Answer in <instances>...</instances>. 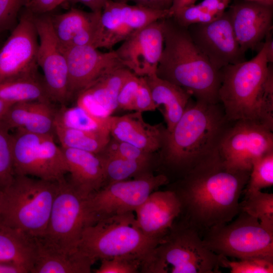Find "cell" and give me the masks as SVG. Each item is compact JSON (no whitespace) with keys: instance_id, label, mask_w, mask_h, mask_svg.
I'll list each match as a JSON object with an SVG mask.
<instances>
[{"instance_id":"cell-1","label":"cell","mask_w":273,"mask_h":273,"mask_svg":"<svg viewBox=\"0 0 273 273\" xmlns=\"http://www.w3.org/2000/svg\"><path fill=\"white\" fill-rule=\"evenodd\" d=\"M250 174L226 167L218 152L198 163L169 189L179 201L181 221L200 235L232 221Z\"/></svg>"},{"instance_id":"cell-2","label":"cell","mask_w":273,"mask_h":273,"mask_svg":"<svg viewBox=\"0 0 273 273\" xmlns=\"http://www.w3.org/2000/svg\"><path fill=\"white\" fill-rule=\"evenodd\" d=\"M231 123L220 103L191 98L173 129L166 132L161 163L181 177L218 152L221 138Z\"/></svg>"},{"instance_id":"cell-3","label":"cell","mask_w":273,"mask_h":273,"mask_svg":"<svg viewBox=\"0 0 273 273\" xmlns=\"http://www.w3.org/2000/svg\"><path fill=\"white\" fill-rule=\"evenodd\" d=\"M219 102L230 122L245 119L273 129V67L262 44L248 61L220 69Z\"/></svg>"},{"instance_id":"cell-4","label":"cell","mask_w":273,"mask_h":273,"mask_svg":"<svg viewBox=\"0 0 273 273\" xmlns=\"http://www.w3.org/2000/svg\"><path fill=\"white\" fill-rule=\"evenodd\" d=\"M164 48L156 75L186 90L196 100L219 103L220 70L215 68L193 41L187 27L172 16L162 19Z\"/></svg>"},{"instance_id":"cell-5","label":"cell","mask_w":273,"mask_h":273,"mask_svg":"<svg viewBox=\"0 0 273 273\" xmlns=\"http://www.w3.org/2000/svg\"><path fill=\"white\" fill-rule=\"evenodd\" d=\"M59 182L15 175L0 193V222L32 238L47 228Z\"/></svg>"},{"instance_id":"cell-6","label":"cell","mask_w":273,"mask_h":273,"mask_svg":"<svg viewBox=\"0 0 273 273\" xmlns=\"http://www.w3.org/2000/svg\"><path fill=\"white\" fill-rule=\"evenodd\" d=\"M161 241L145 235L133 212H130L85 226L77 249L93 264L98 260L128 255L136 256L143 262Z\"/></svg>"},{"instance_id":"cell-7","label":"cell","mask_w":273,"mask_h":273,"mask_svg":"<svg viewBox=\"0 0 273 273\" xmlns=\"http://www.w3.org/2000/svg\"><path fill=\"white\" fill-rule=\"evenodd\" d=\"M219 255L208 249L195 230L180 220L143 262L149 273H219Z\"/></svg>"},{"instance_id":"cell-8","label":"cell","mask_w":273,"mask_h":273,"mask_svg":"<svg viewBox=\"0 0 273 273\" xmlns=\"http://www.w3.org/2000/svg\"><path fill=\"white\" fill-rule=\"evenodd\" d=\"M236 217L233 221L207 231L202 238L205 246L225 257H262L273 260V232L246 212L240 211Z\"/></svg>"},{"instance_id":"cell-9","label":"cell","mask_w":273,"mask_h":273,"mask_svg":"<svg viewBox=\"0 0 273 273\" xmlns=\"http://www.w3.org/2000/svg\"><path fill=\"white\" fill-rule=\"evenodd\" d=\"M168 182L164 174L148 172L132 179L102 187L85 200V226L114 215L134 212L151 193Z\"/></svg>"},{"instance_id":"cell-10","label":"cell","mask_w":273,"mask_h":273,"mask_svg":"<svg viewBox=\"0 0 273 273\" xmlns=\"http://www.w3.org/2000/svg\"><path fill=\"white\" fill-rule=\"evenodd\" d=\"M11 135L15 175L57 182L65 179L68 166L61 147L55 142L54 135L18 129Z\"/></svg>"},{"instance_id":"cell-11","label":"cell","mask_w":273,"mask_h":273,"mask_svg":"<svg viewBox=\"0 0 273 273\" xmlns=\"http://www.w3.org/2000/svg\"><path fill=\"white\" fill-rule=\"evenodd\" d=\"M217 151L228 168L251 171L254 160L273 151V129L250 120L231 122L221 138Z\"/></svg>"},{"instance_id":"cell-12","label":"cell","mask_w":273,"mask_h":273,"mask_svg":"<svg viewBox=\"0 0 273 273\" xmlns=\"http://www.w3.org/2000/svg\"><path fill=\"white\" fill-rule=\"evenodd\" d=\"M85 200L65 179L59 181L47 229L38 238L58 250L77 251L85 225Z\"/></svg>"},{"instance_id":"cell-13","label":"cell","mask_w":273,"mask_h":273,"mask_svg":"<svg viewBox=\"0 0 273 273\" xmlns=\"http://www.w3.org/2000/svg\"><path fill=\"white\" fill-rule=\"evenodd\" d=\"M25 9L0 50V83L38 76V40L34 14Z\"/></svg>"},{"instance_id":"cell-14","label":"cell","mask_w":273,"mask_h":273,"mask_svg":"<svg viewBox=\"0 0 273 273\" xmlns=\"http://www.w3.org/2000/svg\"><path fill=\"white\" fill-rule=\"evenodd\" d=\"M169 16L170 9L155 10L109 0L101 11L94 47L111 49L148 24Z\"/></svg>"},{"instance_id":"cell-15","label":"cell","mask_w":273,"mask_h":273,"mask_svg":"<svg viewBox=\"0 0 273 273\" xmlns=\"http://www.w3.org/2000/svg\"><path fill=\"white\" fill-rule=\"evenodd\" d=\"M39 38L37 62L43 72V81L52 102L66 105L70 100L66 57L54 32L50 15L34 14Z\"/></svg>"},{"instance_id":"cell-16","label":"cell","mask_w":273,"mask_h":273,"mask_svg":"<svg viewBox=\"0 0 273 273\" xmlns=\"http://www.w3.org/2000/svg\"><path fill=\"white\" fill-rule=\"evenodd\" d=\"M187 28L195 44L217 69L246 61L226 11L214 21Z\"/></svg>"},{"instance_id":"cell-17","label":"cell","mask_w":273,"mask_h":273,"mask_svg":"<svg viewBox=\"0 0 273 273\" xmlns=\"http://www.w3.org/2000/svg\"><path fill=\"white\" fill-rule=\"evenodd\" d=\"M62 49L67 64L70 100L104 75L124 67L114 51L102 52L92 46Z\"/></svg>"},{"instance_id":"cell-18","label":"cell","mask_w":273,"mask_h":273,"mask_svg":"<svg viewBox=\"0 0 273 273\" xmlns=\"http://www.w3.org/2000/svg\"><path fill=\"white\" fill-rule=\"evenodd\" d=\"M163 48L161 19L132 34L114 51L125 68L134 74L144 77L156 74Z\"/></svg>"},{"instance_id":"cell-19","label":"cell","mask_w":273,"mask_h":273,"mask_svg":"<svg viewBox=\"0 0 273 273\" xmlns=\"http://www.w3.org/2000/svg\"><path fill=\"white\" fill-rule=\"evenodd\" d=\"M227 12L236 39L245 53L258 47L272 30L273 6L237 0Z\"/></svg>"},{"instance_id":"cell-20","label":"cell","mask_w":273,"mask_h":273,"mask_svg":"<svg viewBox=\"0 0 273 273\" xmlns=\"http://www.w3.org/2000/svg\"><path fill=\"white\" fill-rule=\"evenodd\" d=\"M180 204L170 190L154 191L134 211L136 223L146 236L162 240L180 213Z\"/></svg>"},{"instance_id":"cell-21","label":"cell","mask_w":273,"mask_h":273,"mask_svg":"<svg viewBox=\"0 0 273 273\" xmlns=\"http://www.w3.org/2000/svg\"><path fill=\"white\" fill-rule=\"evenodd\" d=\"M108 129L113 139L130 144L152 154L161 149L166 129L161 124L151 125L144 121L142 113L135 111L108 118Z\"/></svg>"},{"instance_id":"cell-22","label":"cell","mask_w":273,"mask_h":273,"mask_svg":"<svg viewBox=\"0 0 273 273\" xmlns=\"http://www.w3.org/2000/svg\"><path fill=\"white\" fill-rule=\"evenodd\" d=\"M71 186L83 198L101 189L105 180L103 160L94 153L61 147Z\"/></svg>"},{"instance_id":"cell-23","label":"cell","mask_w":273,"mask_h":273,"mask_svg":"<svg viewBox=\"0 0 273 273\" xmlns=\"http://www.w3.org/2000/svg\"><path fill=\"white\" fill-rule=\"evenodd\" d=\"M34 261L30 273H90L93 263L78 251L58 250L34 238Z\"/></svg>"},{"instance_id":"cell-24","label":"cell","mask_w":273,"mask_h":273,"mask_svg":"<svg viewBox=\"0 0 273 273\" xmlns=\"http://www.w3.org/2000/svg\"><path fill=\"white\" fill-rule=\"evenodd\" d=\"M132 73L123 67L117 69L90 85L84 90L87 106L95 115L107 118L118 109L117 98L126 79Z\"/></svg>"},{"instance_id":"cell-25","label":"cell","mask_w":273,"mask_h":273,"mask_svg":"<svg viewBox=\"0 0 273 273\" xmlns=\"http://www.w3.org/2000/svg\"><path fill=\"white\" fill-rule=\"evenodd\" d=\"M150 87L154 102L161 112L167 127L171 131L185 111L192 95L181 87L159 78L156 74L144 76Z\"/></svg>"},{"instance_id":"cell-26","label":"cell","mask_w":273,"mask_h":273,"mask_svg":"<svg viewBox=\"0 0 273 273\" xmlns=\"http://www.w3.org/2000/svg\"><path fill=\"white\" fill-rule=\"evenodd\" d=\"M34 252V238L0 222V262H15L30 272Z\"/></svg>"},{"instance_id":"cell-27","label":"cell","mask_w":273,"mask_h":273,"mask_svg":"<svg viewBox=\"0 0 273 273\" xmlns=\"http://www.w3.org/2000/svg\"><path fill=\"white\" fill-rule=\"evenodd\" d=\"M56 112V110L50 101L23 102L17 108L16 119L20 129L37 134L54 135Z\"/></svg>"},{"instance_id":"cell-28","label":"cell","mask_w":273,"mask_h":273,"mask_svg":"<svg viewBox=\"0 0 273 273\" xmlns=\"http://www.w3.org/2000/svg\"><path fill=\"white\" fill-rule=\"evenodd\" d=\"M54 134L61 147L102 154L110 139L109 131H91L69 128L54 122Z\"/></svg>"},{"instance_id":"cell-29","label":"cell","mask_w":273,"mask_h":273,"mask_svg":"<svg viewBox=\"0 0 273 273\" xmlns=\"http://www.w3.org/2000/svg\"><path fill=\"white\" fill-rule=\"evenodd\" d=\"M0 99L13 104L33 101L52 102L43 79L39 76L1 82Z\"/></svg>"},{"instance_id":"cell-30","label":"cell","mask_w":273,"mask_h":273,"mask_svg":"<svg viewBox=\"0 0 273 273\" xmlns=\"http://www.w3.org/2000/svg\"><path fill=\"white\" fill-rule=\"evenodd\" d=\"M97 13L72 8L64 13L50 15L54 32L62 47L69 46L73 37L92 21Z\"/></svg>"},{"instance_id":"cell-31","label":"cell","mask_w":273,"mask_h":273,"mask_svg":"<svg viewBox=\"0 0 273 273\" xmlns=\"http://www.w3.org/2000/svg\"><path fill=\"white\" fill-rule=\"evenodd\" d=\"M108 118L95 117L77 105L71 107L63 105L56 110L55 123L65 127L85 131H109Z\"/></svg>"},{"instance_id":"cell-32","label":"cell","mask_w":273,"mask_h":273,"mask_svg":"<svg viewBox=\"0 0 273 273\" xmlns=\"http://www.w3.org/2000/svg\"><path fill=\"white\" fill-rule=\"evenodd\" d=\"M104 163V185L135 177L149 172V162L139 161L120 157L100 155Z\"/></svg>"},{"instance_id":"cell-33","label":"cell","mask_w":273,"mask_h":273,"mask_svg":"<svg viewBox=\"0 0 273 273\" xmlns=\"http://www.w3.org/2000/svg\"><path fill=\"white\" fill-rule=\"evenodd\" d=\"M232 0H203L200 3L183 8L180 18L186 26L206 23L219 18L225 11Z\"/></svg>"},{"instance_id":"cell-34","label":"cell","mask_w":273,"mask_h":273,"mask_svg":"<svg viewBox=\"0 0 273 273\" xmlns=\"http://www.w3.org/2000/svg\"><path fill=\"white\" fill-rule=\"evenodd\" d=\"M240 211L257 218L267 230L273 232V194L257 191L245 192L240 203Z\"/></svg>"},{"instance_id":"cell-35","label":"cell","mask_w":273,"mask_h":273,"mask_svg":"<svg viewBox=\"0 0 273 273\" xmlns=\"http://www.w3.org/2000/svg\"><path fill=\"white\" fill-rule=\"evenodd\" d=\"M273 185V151L254 160L245 192L261 191Z\"/></svg>"},{"instance_id":"cell-36","label":"cell","mask_w":273,"mask_h":273,"mask_svg":"<svg viewBox=\"0 0 273 273\" xmlns=\"http://www.w3.org/2000/svg\"><path fill=\"white\" fill-rule=\"evenodd\" d=\"M219 255L220 266L230 269L232 273H272L273 260L262 257H250L230 260Z\"/></svg>"},{"instance_id":"cell-37","label":"cell","mask_w":273,"mask_h":273,"mask_svg":"<svg viewBox=\"0 0 273 273\" xmlns=\"http://www.w3.org/2000/svg\"><path fill=\"white\" fill-rule=\"evenodd\" d=\"M14 176L12 135L0 122V188L9 185Z\"/></svg>"},{"instance_id":"cell-38","label":"cell","mask_w":273,"mask_h":273,"mask_svg":"<svg viewBox=\"0 0 273 273\" xmlns=\"http://www.w3.org/2000/svg\"><path fill=\"white\" fill-rule=\"evenodd\" d=\"M96 273H136L141 270L143 260L132 255L116 256L101 260Z\"/></svg>"},{"instance_id":"cell-39","label":"cell","mask_w":273,"mask_h":273,"mask_svg":"<svg viewBox=\"0 0 273 273\" xmlns=\"http://www.w3.org/2000/svg\"><path fill=\"white\" fill-rule=\"evenodd\" d=\"M100 155L113 156L122 158L144 162H150L151 154L126 142L110 139Z\"/></svg>"},{"instance_id":"cell-40","label":"cell","mask_w":273,"mask_h":273,"mask_svg":"<svg viewBox=\"0 0 273 273\" xmlns=\"http://www.w3.org/2000/svg\"><path fill=\"white\" fill-rule=\"evenodd\" d=\"M27 0H0V33L15 26L18 14Z\"/></svg>"},{"instance_id":"cell-41","label":"cell","mask_w":273,"mask_h":273,"mask_svg":"<svg viewBox=\"0 0 273 273\" xmlns=\"http://www.w3.org/2000/svg\"><path fill=\"white\" fill-rule=\"evenodd\" d=\"M140 82V77L132 73L123 84L118 96V108L134 111V102Z\"/></svg>"},{"instance_id":"cell-42","label":"cell","mask_w":273,"mask_h":273,"mask_svg":"<svg viewBox=\"0 0 273 273\" xmlns=\"http://www.w3.org/2000/svg\"><path fill=\"white\" fill-rule=\"evenodd\" d=\"M158 109L153 101L148 84L144 77H140V82L134 102V111H154Z\"/></svg>"},{"instance_id":"cell-43","label":"cell","mask_w":273,"mask_h":273,"mask_svg":"<svg viewBox=\"0 0 273 273\" xmlns=\"http://www.w3.org/2000/svg\"><path fill=\"white\" fill-rule=\"evenodd\" d=\"M56 7V0H27L24 8L34 15H41Z\"/></svg>"},{"instance_id":"cell-44","label":"cell","mask_w":273,"mask_h":273,"mask_svg":"<svg viewBox=\"0 0 273 273\" xmlns=\"http://www.w3.org/2000/svg\"><path fill=\"white\" fill-rule=\"evenodd\" d=\"M116 2L128 3L132 2L134 5L158 10H169L174 0H113Z\"/></svg>"},{"instance_id":"cell-45","label":"cell","mask_w":273,"mask_h":273,"mask_svg":"<svg viewBox=\"0 0 273 273\" xmlns=\"http://www.w3.org/2000/svg\"><path fill=\"white\" fill-rule=\"evenodd\" d=\"M24 266L12 261L0 262V273H28Z\"/></svg>"},{"instance_id":"cell-46","label":"cell","mask_w":273,"mask_h":273,"mask_svg":"<svg viewBox=\"0 0 273 273\" xmlns=\"http://www.w3.org/2000/svg\"><path fill=\"white\" fill-rule=\"evenodd\" d=\"M263 46L265 49L267 60L268 63H273V37L272 31H270L265 37Z\"/></svg>"},{"instance_id":"cell-47","label":"cell","mask_w":273,"mask_h":273,"mask_svg":"<svg viewBox=\"0 0 273 273\" xmlns=\"http://www.w3.org/2000/svg\"><path fill=\"white\" fill-rule=\"evenodd\" d=\"M67 1L74 3H81L88 8L91 12H101L103 8L98 0H68Z\"/></svg>"},{"instance_id":"cell-48","label":"cell","mask_w":273,"mask_h":273,"mask_svg":"<svg viewBox=\"0 0 273 273\" xmlns=\"http://www.w3.org/2000/svg\"><path fill=\"white\" fill-rule=\"evenodd\" d=\"M198 0H174L170 10L171 12L175 9L189 5H194Z\"/></svg>"},{"instance_id":"cell-49","label":"cell","mask_w":273,"mask_h":273,"mask_svg":"<svg viewBox=\"0 0 273 273\" xmlns=\"http://www.w3.org/2000/svg\"><path fill=\"white\" fill-rule=\"evenodd\" d=\"M13 103H11L0 99V121L3 118L4 116Z\"/></svg>"},{"instance_id":"cell-50","label":"cell","mask_w":273,"mask_h":273,"mask_svg":"<svg viewBox=\"0 0 273 273\" xmlns=\"http://www.w3.org/2000/svg\"><path fill=\"white\" fill-rule=\"evenodd\" d=\"M245 1L255 2L261 4L273 6V0H242Z\"/></svg>"},{"instance_id":"cell-51","label":"cell","mask_w":273,"mask_h":273,"mask_svg":"<svg viewBox=\"0 0 273 273\" xmlns=\"http://www.w3.org/2000/svg\"><path fill=\"white\" fill-rule=\"evenodd\" d=\"M109 0H98L99 3L101 4V5L103 7L105 4Z\"/></svg>"},{"instance_id":"cell-52","label":"cell","mask_w":273,"mask_h":273,"mask_svg":"<svg viewBox=\"0 0 273 273\" xmlns=\"http://www.w3.org/2000/svg\"><path fill=\"white\" fill-rule=\"evenodd\" d=\"M1 190H2V189L0 188V193H1Z\"/></svg>"}]
</instances>
